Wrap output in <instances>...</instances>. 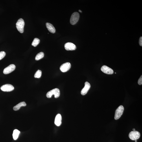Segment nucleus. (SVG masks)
Wrapping results in <instances>:
<instances>
[{"label":"nucleus","instance_id":"1","mask_svg":"<svg viewBox=\"0 0 142 142\" xmlns=\"http://www.w3.org/2000/svg\"><path fill=\"white\" fill-rule=\"evenodd\" d=\"M54 95V97L56 98H58L60 95V92L59 89L57 88L52 89L48 92L46 94V97L48 98H51L52 95Z\"/></svg>","mask_w":142,"mask_h":142},{"label":"nucleus","instance_id":"2","mask_svg":"<svg viewBox=\"0 0 142 142\" xmlns=\"http://www.w3.org/2000/svg\"><path fill=\"white\" fill-rule=\"evenodd\" d=\"M16 27L18 31L21 33H23L25 22L23 19L22 18L19 19L16 24Z\"/></svg>","mask_w":142,"mask_h":142},{"label":"nucleus","instance_id":"3","mask_svg":"<svg viewBox=\"0 0 142 142\" xmlns=\"http://www.w3.org/2000/svg\"><path fill=\"white\" fill-rule=\"evenodd\" d=\"M124 110V107L123 106H120L118 107L115 111V120L119 119L121 117L123 114Z\"/></svg>","mask_w":142,"mask_h":142},{"label":"nucleus","instance_id":"4","mask_svg":"<svg viewBox=\"0 0 142 142\" xmlns=\"http://www.w3.org/2000/svg\"><path fill=\"white\" fill-rule=\"evenodd\" d=\"M80 17V15L77 12H74L71 15L70 23L72 25H74L77 22Z\"/></svg>","mask_w":142,"mask_h":142},{"label":"nucleus","instance_id":"5","mask_svg":"<svg viewBox=\"0 0 142 142\" xmlns=\"http://www.w3.org/2000/svg\"><path fill=\"white\" fill-rule=\"evenodd\" d=\"M140 134L137 131H132L129 135V138L132 140H135L139 139L140 137Z\"/></svg>","mask_w":142,"mask_h":142},{"label":"nucleus","instance_id":"6","mask_svg":"<svg viewBox=\"0 0 142 142\" xmlns=\"http://www.w3.org/2000/svg\"><path fill=\"white\" fill-rule=\"evenodd\" d=\"M14 87L11 84H6L2 86L1 87V90L4 92H10L14 90Z\"/></svg>","mask_w":142,"mask_h":142},{"label":"nucleus","instance_id":"7","mask_svg":"<svg viewBox=\"0 0 142 142\" xmlns=\"http://www.w3.org/2000/svg\"><path fill=\"white\" fill-rule=\"evenodd\" d=\"M71 67V65L70 63L66 62L61 65L60 69L62 72L65 73L69 70L70 69Z\"/></svg>","mask_w":142,"mask_h":142},{"label":"nucleus","instance_id":"8","mask_svg":"<svg viewBox=\"0 0 142 142\" xmlns=\"http://www.w3.org/2000/svg\"><path fill=\"white\" fill-rule=\"evenodd\" d=\"M15 68L16 66L14 65L11 64L4 69L3 73L5 74H9L14 71Z\"/></svg>","mask_w":142,"mask_h":142},{"label":"nucleus","instance_id":"9","mask_svg":"<svg viewBox=\"0 0 142 142\" xmlns=\"http://www.w3.org/2000/svg\"><path fill=\"white\" fill-rule=\"evenodd\" d=\"M101 70L104 73L108 75L112 74L114 73L112 69L105 65H103L102 67Z\"/></svg>","mask_w":142,"mask_h":142},{"label":"nucleus","instance_id":"10","mask_svg":"<svg viewBox=\"0 0 142 142\" xmlns=\"http://www.w3.org/2000/svg\"><path fill=\"white\" fill-rule=\"evenodd\" d=\"M65 48L67 51H73L75 50L76 48V46L71 42H67L65 43Z\"/></svg>","mask_w":142,"mask_h":142},{"label":"nucleus","instance_id":"11","mask_svg":"<svg viewBox=\"0 0 142 142\" xmlns=\"http://www.w3.org/2000/svg\"><path fill=\"white\" fill-rule=\"evenodd\" d=\"M91 87V85L88 82H86L85 83V86L81 92V93L82 95H86Z\"/></svg>","mask_w":142,"mask_h":142},{"label":"nucleus","instance_id":"12","mask_svg":"<svg viewBox=\"0 0 142 142\" xmlns=\"http://www.w3.org/2000/svg\"><path fill=\"white\" fill-rule=\"evenodd\" d=\"M61 116L59 114L57 115L55 117L54 123L58 126H60L62 123Z\"/></svg>","mask_w":142,"mask_h":142},{"label":"nucleus","instance_id":"13","mask_svg":"<svg viewBox=\"0 0 142 142\" xmlns=\"http://www.w3.org/2000/svg\"><path fill=\"white\" fill-rule=\"evenodd\" d=\"M46 27L49 31L52 33H54L56 32V30L54 26L51 23H47L46 24Z\"/></svg>","mask_w":142,"mask_h":142},{"label":"nucleus","instance_id":"14","mask_svg":"<svg viewBox=\"0 0 142 142\" xmlns=\"http://www.w3.org/2000/svg\"><path fill=\"white\" fill-rule=\"evenodd\" d=\"M26 105H27V104H26L25 102H21L15 106L14 107L13 109L14 111H17L19 110L20 108L21 107L25 106Z\"/></svg>","mask_w":142,"mask_h":142},{"label":"nucleus","instance_id":"15","mask_svg":"<svg viewBox=\"0 0 142 142\" xmlns=\"http://www.w3.org/2000/svg\"><path fill=\"white\" fill-rule=\"evenodd\" d=\"M20 133V132L17 130L16 129L14 130L13 134V137L14 140H16L18 138Z\"/></svg>","mask_w":142,"mask_h":142},{"label":"nucleus","instance_id":"16","mask_svg":"<svg viewBox=\"0 0 142 142\" xmlns=\"http://www.w3.org/2000/svg\"><path fill=\"white\" fill-rule=\"evenodd\" d=\"M44 56V54L43 52H41L38 53L36 55L35 57L36 60H38L42 58Z\"/></svg>","mask_w":142,"mask_h":142},{"label":"nucleus","instance_id":"17","mask_svg":"<svg viewBox=\"0 0 142 142\" xmlns=\"http://www.w3.org/2000/svg\"><path fill=\"white\" fill-rule=\"evenodd\" d=\"M40 42V40L38 38H34L32 43V46L35 47H36Z\"/></svg>","mask_w":142,"mask_h":142},{"label":"nucleus","instance_id":"18","mask_svg":"<svg viewBox=\"0 0 142 142\" xmlns=\"http://www.w3.org/2000/svg\"><path fill=\"white\" fill-rule=\"evenodd\" d=\"M42 75V72L39 70L37 71L35 74L34 77L35 78H40Z\"/></svg>","mask_w":142,"mask_h":142},{"label":"nucleus","instance_id":"19","mask_svg":"<svg viewBox=\"0 0 142 142\" xmlns=\"http://www.w3.org/2000/svg\"><path fill=\"white\" fill-rule=\"evenodd\" d=\"M6 55V53L5 52L1 51L0 52V60L3 59Z\"/></svg>","mask_w":142,"mask_h":142},{"label":"nucleus","instance_id":"20","mask_svg":"<svg viewBox=\"0 0 142 142\" xmlns=\"http://www.w3.org/2000/svg\"><path fill=\"white\" fill-rule=\"evenodd\" d=\"M138 84L139 85H141L142 84V76H141L140 78L139 79L138 81Z\"/></svg>","mask_w":142,"mask_h":142},{"label":"nucleus","instance_id":"21","mask_svg":"<svg viewBox=\"0 0 142 142\" xmlns=\"http://www.w3.org/2000/svg\"><path fill=\"white\" fill-rule=\"evenodd\" d=\"M139 43L140 45L141 46H142V37H141L140 38L139 40Z\"/></svg>","mask_w":142,"mask_h":142},{"label":"nucleus","instance_id":"22","mask_svg":"<svg viewBox=\"0 0 142 142\" xmlns=\"http://www.w3.org/2000/svg\"><path fill=\"white\" fill-rule=\"evenodd\" d=\"M133 131H135V129H134H134H133Z\"/></svg>","mask_w":142,"mask_h":142},{"label":"nucleus","instance_id":"23","mask_svg":"<svg viewBox=\"0 0 142 142\" xmlns=\"http://www.w3.org/2000/svg\"><path fill=\"white\" fill-rule=\"evenodd\" d=\"M79 11L80 12H81V13L82 12L80 10H79Z\"/></svg>","mask_w":142,"mask_h":142},{"label":"nucleus","instance_id":"24","mask_svg":"<svg viewBox=\"0 0 142 142\" xmlns=\"http://www.w3.org/2000/svg\"><path fill=\"white\" fill-rule=\"evenodd\" d=\"M135 142H137V140H135Z\"/></svg>","mask_w":142,"mask_h":142}]
</instances>
